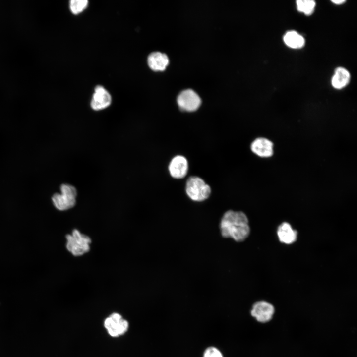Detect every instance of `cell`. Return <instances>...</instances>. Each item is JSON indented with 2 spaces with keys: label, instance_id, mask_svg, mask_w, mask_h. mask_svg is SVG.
I'll list each match as a JSON object with an SVG mask.
<instances>
[{
  "label": "cell",
  "instance_id": "cell-1",
  "mask_svg": "<svg viewBox=\"0 0 357 357\" xmlns=\"http://www.w3.org/2000/svg\"><path fill=\"white\" fill-rule=\"evenodd\" d=\"M219 229L223 238H231L236 242H243L251 233L249 218L242 211L225 212L220 221Z\"/></svg>",
  "mask_w": 357,
  "mask_h": 357
},
{
  "label": "cell",
  "instance_id": "cell-2",
  "mask_svg": "<svg viewBox=\"0 0 357 357\" xmlns=\"http://www.w3.org/2000/svg\"><path fill=\"white\" fill-rule=\"evenodd\" d=\"M185 192L191 200L196 202H202L210 197L211 190L209 185L201 178L192 176L187 180Z\"/></svg>",
  "mask_w": 357,
  "mask_h": 357
},
{
  "label": "cell",
  "instance_id": "cell-3",
  "mask_svg": "<svg viewBox=\"0 0 357 357\" xmlns=\"http://www.w3.org/2000/svg\"><path fill=\"white\" fill-rule=\"evenodd\" d=\"M66 248L74 256H79L88 252L90 250V238L78 230L74 229L72 234L66 236Z\"/></svg>",
  "mask_w": 357,
  "mask_h": 357
},
{
  "label": "cell",
  "instance_id": "cell-4",
  "mask_svg": "<svg viewBox=\"0 0 357 357\" xmlns=\"http://www.w3.org/2000/svg\"><path fill=\"white\" fill-rule=\"evenodd\" d=\"M61 193H55L52 200L54 206L59 210L64 211L72 208L76 203L77 191L71 185L63 184L60 186Z\"/></svg>",
  "mask_w": 357,
  "mask_h": 357
},
{
  "label": "cell",
  "instance_id": "cell-5",
  "mask_svg": "<svg viewBox=\"0 0 357 357\" xmlns=\"http://www.w3.org/2000/svg\"><path fill=\"white\" fill-rule=\"evenodd\" d=\"M104 326L111 336L117 337L127 332L129 324L121 314L113 313L105 319Z\"/></svg>",
  "mask_w": 357,
  "mask_h": 357
},
{
  "label": "cell",
  "instance_id": "cell-6",
  "mask_svg": "<svg viewBox=\"0 0 357 357\" xmlns=\"http://www.w3.org/2000/svg\"><path fill=\"white\" fill-rule=\"evenodd\" d=\"M177 103L181 110L192 112L198 109L201 100L195 91L188 89L179 93L177 98Z\"/></svg>",
  "mask_w": 357,
  "mask_h": 357
},
{
  "label": "cell",
  "instance_id": "cell-7",
  "mask_svg": "<svg viewBox=\"0 0 357 357\" xmlns=\"http://www.w3.org/2000/svg\"><path fill=\"white\" fill-rule=\"evenodd\" d=\"M111 102L110 94L103 86L97 85L95 87L91 101V107L93 110L104 109L110 105Z\"/></svg>",
  "mask_w": 357,
  "mask_h": 357
},
{
  "label": "cell",
  "instance_id": "cell-8",
  "mask_svg": "<svg viewBox=\"0 0 357 357\" xmlns=\"http://www.w3.org/2000/svg\"><path fill=\"white\" fill-rule=\"evenodd\" d=\"M274 313L273 306L264 301L255 302L253 305L251 310V315L261 322L269 321L272 318Z\"/></svg>",
  "mask_w": 357,
  "mask_h": 357
},
{
  "label": "cell",
  "instance_id": "cell-9",
  "mask_svg": "<svg viewBox=\"0 0 357 357\" xmlns=\"http://www.w3.org/2000/svg\"><path fill=\"white\" fill-rule=\"evenodd\" d=\"M188 162L183 156L177 155L171 161L168 169L171 176L175 178H184L188 171Z\"/></svg>",
  "mask_w": 357,
  "mask_h": 357
},
{
  "label": "cell",
  "instance_id": "cell-10",
  "mask_svg": "<svg viewBox=\"0 0 357 357\" xmlns=\"http://www.w3.org/2000/svg\"><path fill=\"white\" fill-rule=\"evenodd\" d=\"M273 143L265 138H258L251 144L252 151L259 157L267 158L273 154Z\"/></svg>",
  "mask_w": 357,
  "mask_h": 357
},
{
  "label": "cell",
  "instance_id": "cell-11",
  "mask_svg": "<svg viewBox=\"0 0 357 357\" xmlns=\"http://www.w3.org/2000/svg\"><path fill=\"white\" fill-rule=\"evenodd\" d=\"M149 67L154 71H163L165 70L169 63L168 56L160 52L151 53L147 58Z\"/></svg>",
  "mask_w": 357,
  "mask_h": 357
},
{
  "label": "cell",
  "instance_id": "cell-12",
  "mask_svg": "<svg viewBox=\"0 0 357 357\" xmlns=\"http://www.w3.org/2000/svg\"><path fill=\"white\" fill-rule=\"evenodd\" d=\"M277 235L281 242L290 244L297 240L298 233L296 230L292 228L289 223L285 222L279 226Z\"/></svg>",
  "mask_w": 357,
  "mask_h": 357
},
{
  "label": "cell",
  "instance_id": "cell-13",
  "mask_svg": "<svg viewBox=\"0 0 357 357\" xmlns=\"http://www.w3.org/2000/svg\"><path fill=\"white\" fill-rule=\"evenodd\" d=\"M350 74L349 71L343 67L337 68L331 80L332 86L340 89L345 87L349 82Z\"/></svg>",
  "mask_w": 357,
  "mask_h": 357
},
{
  "label": "cell",
  "instance_id": "cell-14",
  "mask_svg": "<svg viewBox=\"0 0 357 357\" xmlns=\"http://www.w3.org/2000/svg\"><path fill=\"white\" fill-rule=\"evenodd\" d=\"M283 40L288 47L294 49L301 48L305 43L304 38L295 31H288L284 35Z\"/></svg>",
  "mask_w": 357,
  "mask_h": 357
},
{
  "label": "cell",
  "instance_id": "cell-15",
  "mask_svg": "<svg viewBox=\"0 0 357 357\" xmlns=\"http://www.w3.org/2000/svg\"><path fill=\"white\" fill-rule=\"evenodd\" d=\"M296 3L298 10L307 15L313 13L315 6V2L312 0H298Z\"/></svg>",
  "mask_w": 357,
  "mask_h": 357
},
{
  "label": "cell",
  "instance_id": "cell-16",
  "mask_svg": "<svg viewBox=\"0 0 357 357\" xmlns=\"http://www.w3.org/2000/svg\"><path fill=\"white\" fill-rule=\"evenodd\" d=\"M88 5L87 0H71L69 2V8L74 14H78L86 8Z\"/></svg>",
  "mask_w": 357,
  "mask_h": 357
},
{
  "label": "cell",
  "instance_id": "cell-17",
  "mask_svg": "<svg viewBox=\"0 0 357 357\" xmlns=\"http://www.w3.org/2000/svg\"><path fill=\"white\" fill-rule=\"evenodd\" d=\"M203 357H223L221 352L217 348L211 347L206 349Z\"/></svg>",
  "mask_w": 357,
  "mask_h": 357
},
{
  "label": "cell",
  "instance_id": "cell-18",
  "mask_svg": "<svg viewBox=\"0 0 357 357\" xmlns=\"http://www.w3.org/2000/svg\"><path fill=\"white\" fill-rule=\"evenodd\" d=\"M331 1L336 4H342L344 2H345V0H332Z\"/></svg>",
  "mask_w": 357,
  "mask_h": 357
}]
</instances>
